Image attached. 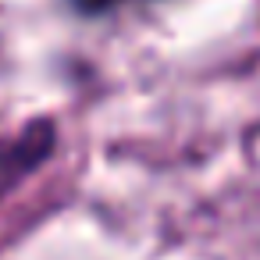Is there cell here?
<instances>
[{
	"label": "cell",
	"instance_id": "obj_1",
	"mask_svg": "<svg viewBox=\"0 0 260 260\" xmlns=\"http://www.w3.org/2000/svg\"><path fill=\"white\" fill-rule=\"evenodd\" d=\"M118 4H125V0H72V8L82 11V15H104V11H111Z\"/></svg>",
	"mask_w": 260,
	"mask_h": 260
}]
</instances>
